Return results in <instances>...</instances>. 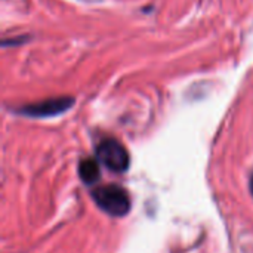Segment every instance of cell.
<instances>
[{
  "label": "cell",
  "mask_w": 253,
  "mask_h": 253,
  "mask_svg": "<svg viewBox=\"0 0 253 253\" xmlns=\"http://www.w3.org/2000/svg\"><path fill=\"white\" fill-rule=\"evenodd\" d=\"M92 197L96 206L105 213H108L110 216L122 218L126 216L130 211L129 193L117 184H110L95 188L92 191Z\"/></svg>",
  "instance_id": "1"
},
{
  "label": "cell",
  "mask_w": 253,
  "mask_h": 253,
  "mask_svg": "<svg viewBox=\"0 0 253 253\" xmlns=\"http://www.w3.org/2000/svg\"><path fill=\"white\" fill-rule=\"evenodd\" d=\"M96 159L101 165L114 173L126 172L130 165V157L126 147L113 138L102 139L96 145Z\"/></svg>",
  "instance_id": "2"
},
{
  "label": "cell",
  "mask_w": 253,
  "mask_h": 253,
  "mask_svg": "<svg viewBox=\"0 0 253 253\" xmlns=\"http://www.w3.org/2000/svg\"><path fill=\"white\" fill-rule=\"evenodd\" d=\"M73 105H74V98L59 96V98H49L40 102L24 105L18 110V113L27 117H33V119H44V117H53V116L62 114L68 111Z\"/></svg>",
  "instance_id": "3"
},
{
  "label": "cell",
  "mask_w": 253,
  "mask_h": 253,
  "mask_svg": "<svg viewBox=\"0 0 253 253\" xmlns=\"http://www.w3.org/2000/svg\"><path fill=\"white\" fill-rule=\"evenodd\" d=\"M79 176L86 185H93L99 181L101 178V170H99V162L98 159L87 157L80 162L79 165Z\"/></svg>",
  "instance_id": "4"
},
{
  "label": "cell",
  "mask_w": 253,
  "mask_h": 253,
  "mask_svg": "<svg viewBox=\"0 0 253 253\" xmlns=\"http://www.w3.org/2000/svg\"><path fill=\"white\" fill-rule=\"evenodd\" d=\"M251 193L253 194V175H252V178H251Z\"/></svg>",
  "instance_id": "5"
}]
</instances>
